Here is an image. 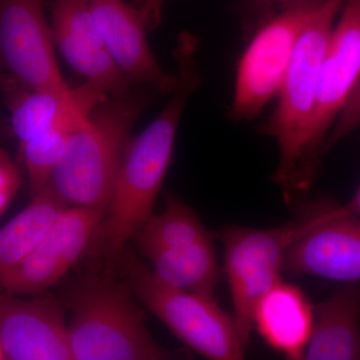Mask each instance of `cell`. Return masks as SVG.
<instances>
[{"mask_svg": "<svg viewBox=\"0 0 360 360\" xmlns=\"http://www.w3.org/2000/svg\"><path fill=\"white\" fill-rule=\"evenodd\" d=\"M198 47V40L194 35H180L175 49L177 84L172 98L155 120L127 143L108 212L86 252L116 259L155 214L156 198L174 155L180 120L189 97L200 85L195 61Z\"/></svg>", "mask_w": 360, "mask_h": 360, "instance_id": "1", "label": "cell"}, {"mask_svg": "<svg viewBox=\"0 0 360 360\" xmlns=\"http://www.w3.org/2000/svg\"><path fill=\"white\" fill-rule=\"evenodd\" d=\"M342 4L343 0H319L296 44L276 110L258 129L278 144L281 155L272 179L288 205L312 187L305 174V142L316 103L322 63Z\"/></svg>", "mask_w": 360, "mask_h": 360, "instance_id": "2", "label": "cell"}, {"mask_svg": "<svg viewBox=\"0 0 360 360\" xmlns=\"http://www.w3.org/2000/svg\"><path fill=\"white\" fill-rule=\"evenodd\" d=\"M134 296L125 279L87 276L71 286L63 302L72 360L177 359L153 340Z\"/></svg>", "mask_w": 360, "mask_h": 360, "instance_id": "3", "label": "cell"}, {"mask_svg": "<svg viewBox=\"0 0 360 360\" xmlns=\"http://www.w3.org/2000/svg\"><path fill=\"white\" fill-rule=\"evenodd\" d=\"M146 105L141 94L110 97L75 132L49 181L68 205L108 210L132 127Z\"/></svg>", "mask_w": 360, "mask_h": 360, "instance_id": "4", "label": "cell"}, {"mask_svg": "<svg viewBox=\"0 0 360 360\" xmlns=\"http://www.w3.org/2000/svg\"><path fill=\"white\" fill-rule=\"evenodd\" d=\"M116 259L135 297L187 347L208 359H243L246 347L233 315L221 309L214 297L161 283L127 246Z\"/></svg>", "mask_w": 360, "mask_h": 360, "instance_id": "5", "label": "cell"}, {"mask_svg": "<svg viewBox=\"0 0 360 360\" xmlns=\"http://www.w3.org/2000/svg\"><path fill=\"white\" fill-rule=\"evenodd\" d=\"M283 270L290 276L360 281V217L323 198L304 205Z\"/></svg>", "mask_w": 360, "mask_h": 360, "instance_id": "6", "label": "cell"}, {"mask_svg": "<svg viewBox=\"0 0 360 360\" xmlns=\"http://www.w3.org/2000/svg\"><path fill=\"white\" fill-rule=\"evenodd\" d=\"M319 0L285 7L255 30L239 61L229 116L250 122L278 94L303 28Z\"/></svg>", "mask_w": 360, "mask_h": 360, "instance_id": "7", "label": "cell"}, {"mask_svg": "<svg viewBox=\"0 0 360 360\" xmlns=\"http://www.w3.org/2000/svg\"><path fill=\"white\" fill-rule=\"evenodd\" d=\"M295 232V220L276 229L232 225L222 231L224 272L231 290L234 321L245 347L252 333L255 305L281 281L284 258Z\"/></svg>", "mask_w": 360, "mask_h": 360, "instance_id": "8", "label": "cell"}, {"mask_svg": "<svg viewBox=\"0 0 360 360\" xmlns=\"http://www.w3.org/2000/svg\"><path fill=\"white\" fill-rule=\"evenodd\" d=\"M319 75L316 103L305 142L304 167L314 186L322 146L360 75V0H343Z\"/></svg>", "mask_w": 360, "mask_h": 360, "instance_id": "9", "label": "cell"}, {"mask_svg": "<svg viewBox=\"0 0 360 360\" xmlns=\"http://www.w3.org/2000/svg\"><path fill=\"white\" fill-rule=\"evenodd\" d=\"M44 0H0V70L28 89L65 90Z\"/></svg>", "mask_w": 360, "mask_h": 360, "instance_id": "10", "label": "cell"}, {"mask_svg": "<svg viewBox=\"0 0 360 360\" xmlns=\"http://www.w3.org/2000/svg\"><path fill=\"white\" fill-rule=\"evenodd\" d=\"M106 212L105 208H66L37 248L0 278V291L37 295L56 285L86 252Z\"/></svg>", "mask_w": 360, "mask_h": 360, "instance_id": "11", "label": "cell"}, {"mask_svg": "<svg viewBox=\"0 0 360 360\" xmlns=\"http://www.w3.org/2000/svg\"><path fill=\"white\" fill-rule=\"evenodd\" d=\"M0 345L6 359L72 360L65 303L44 293L25 300L0 291Z\"/></svg>", "mask_w": 360, "mask_h": 360, "instance_id": "12", "label": "cell"}, {"mask_svg": "<svg viewBox=\"0 0 360 360\" xmlns=\"http://www.w3.org/2000/svg\"><path fill=\"white\" fill-rule=\"evenodd\" d=\"M51 13L54 45L75 72L110 97L131 92L94 22L89 0H54Z\"/></svg>", "mask_w": 360, "mask_h": 360, "instance_id": "13", "label": "cell"}, {"mask_svg": "<svg viewBox=\"0 0 360 360\" xmlns=\"http://www.w3.org/2000/svg\"><path fill=\"white\" fill-rule=\"evenodd\" d=\"M94 22L111 58L130 85H149L162 94L174 91L176 75L165 72L146 39L141 8L123 0H89Z\"/></svg>", "mask_w": 360, "mask_h": 360, "instance_id": "14", "label": "cell"}, {"mask_svg": "<svg viewBox=\"0 0 360 360\" xmlns=\"http://www.w3.org/2000/svg\"><path fill=\"white\" fill-rule=\"evenodd\" d=\"M0 87L11 115V132L20 146L44 134L85 101L110 97L101 85L87 80L77 89L44 90L28 89L1 75Z\"/></svg>", "mask_w": 360, "mask_h": 360, "instance_id": "15", "label": "cell"}, {"mask_svg": "<svg viewBox=\"0 0 360 360\" xmlns=\"http://www.w3.org/2000/svg\"><path fill=\"white\" fill-rule=\"evenodd\" d=\"M314 323V309L303 291L277 283L255 305L253 326L270 347L290 360L304 359Z\"/></svg>", "mask_w": 360, "mask_h": 360, "instance_id": "16", "label": "cell"}, {"mask_svg": "<svg viewBox=\"0 0 360 360\" xmlns=\"http://www.w3.org/2000/svg\"><path fill=\"white\" fill-rule=\"evenodd\" d=\"M314 309L304 359L360 360V281L345 283Z\"/></svg>", "mask_w": 360, "mask_h": 360, "instance_id": "17", "label": "cell"}, {"mask_svg": "<svg viewBox=\"0 0 360 360\" xmlns=\"http://www.w3.org/2000/svg\"><path fill=\"white\" fill-rule=\"evenodd\" d=\"M141 252L151 262V270L161 283L214 297L220 274L212 238L172 248H143Z\"/></svg>", "mask_w": 360, "mask_h": 360, "instance_id": "18", "label": "cell"}, {"mask_svg": "<svg viewBox=\"0 0 360 360\" xmlns=\"http://www.w3.org/2000/svg\"><path fill=\"white\" fill-rule=\"evenodd\" d=\"M70 205L51 186L32 196L22 212L0 229V278L39 245L61 212Z\"/></svg>", "mask_w": 360, "mask_h": 360, "instance_id": "19", "label": "cell"}, {"mask_svg": "<svg viewBox=\"0 0 360 360\" xmlns=\"http://www.w3.org/2000/svg\"><path fill=\"white\" fill-rule=\"evenodd\" d=\"M106 99L92 98L85 101L44 134L20 144L21 160L32 196L49 184L72 135L82 127L90 112Z\"/></svg>", "mask_w": 360, "mask_h": 360, "instance_id": "20", "label": "cell"}, {"mask_svg": "<svg viewBox=\"0 0 360 360\" xmlns=\"http://www.w3.org/2000/svg\"><path fill=\"white\" fill-rule=\"evenodd\" d=\"M165 207L153 214L132 240L139 250L148 248H172L212 238L198 215L174 194L165 193Z\"/></svg>", "mask_w": 360, "mask_h": 360, "instance_id": "21", "label": "cell"}, {"mask_svg": "<svg viewBox=\"0 0 360 360\" xmlns=\"http://www.w3.org/2000/svg\"><path fill=\"white\" fill-rule=\"evenodd\" d=\"M360 127V75L354 89L341 108L322 146V155L328 153L341 139Z\"/></svg>", "mask_w": 360, "mask_h": 360, "instance_id": "22", "label": "cell"}, {"mask_svg": "<svg viewBox=\"0 0 360 360\" xmlns=\"http://www.w3.org/2000/svg\"><path fill=\"white\" fill-rule=\"evenodd\" d=\"M307 0H245L239 7L245 33L255 32L265 21L285 7Z\"/></svg>", "mask_w": 360, "mask_h": 360, "instance_id": "23", "label": "cell"}, {"mask_svg": "<svg viewBox=\"0 0 360 360\" xmlns=\"http://www.w3.org/2000/svg\"><path fill=\"white\" fill-rule=\"evenodd\" d=\"M21 181L22 177L20 167L9 153L0 148V217L15 198Z\"/></svg>", "mask_w": 360, "mask_h": 360, "instance_id": "24", "label": "cell"}, {"mask_svg": "<svg viewBox=\"0 0 360 360\" xmlns=\"http://www.w3.org/2000/svg\"><path fill=\"white\" fill-rule=\"evenodd\" d=\"M165 0H146L141 7L142 15L149 26H156L160 22L161 6Z\"/></svg>", "mask_w": 360, "mask_h": 360, "instance_id": "25", "label": "cell"}, {"mask_svg": "<svg viewBox=\"0 0 360 360\" xmlns=\"http://www.w3.org/2000/svg\"><path fill=\"white\" fill-rule=\"evenodd\" d=\"M345 207L347 208L348 212L360 217V184L356 193L352 196V200L348 201L347 205H345Z\"/></svg>", "mask_w": 360, "mask_h": 360, "instance_id": "26", "label": "cell"}, {"mask_svg": "<svg viewBox=\"0 0 360 360\" xmlns=\"http://www.w3.org/2000/svg\"><path fill=\"white\" fill-rule=\"evenodd\" d=\"M6 359V354H4V348L0 345V360Z\"/></svg>", "mask_w": 360, "mask_h": 360, "instance_id": "27", "label": "cell"}, {"mask_svg": "<svg viewBox=\"0 0 360 360\" xmlns=\"http://www.w3.org/2000/svg\"><path fill=\"white\" fill-rule=\"evenodd\" d=\"M6 131V125H4V122H2L1 120H0V132Z\"/></svg>", "mask_w": 360, "mask_h": 360, "instance_id": "28", "label": "cell"}]
</instances>
